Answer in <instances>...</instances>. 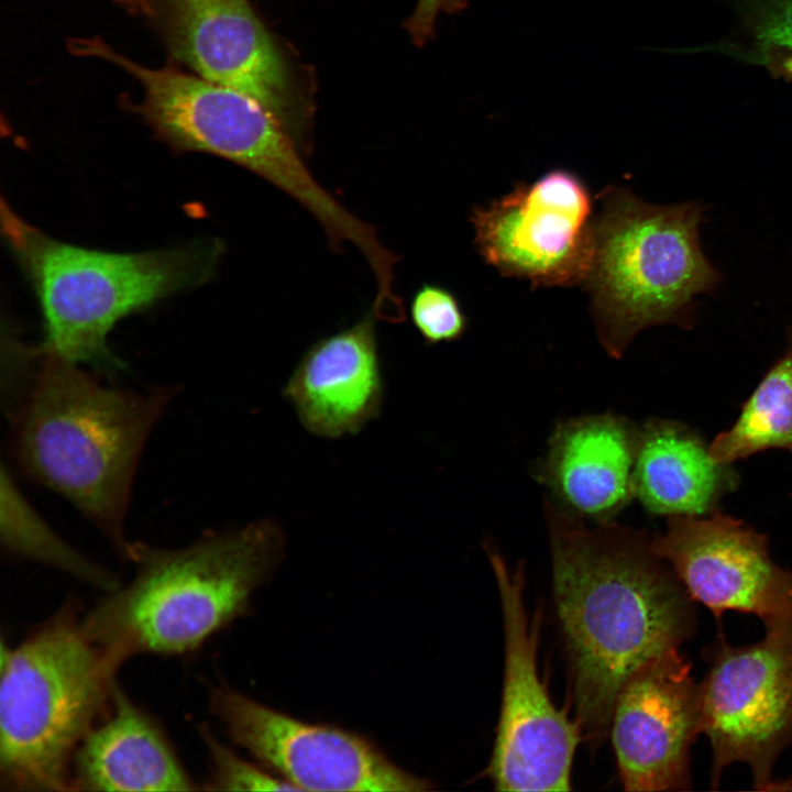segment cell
<instances>
[{
    "label": "cell",
    "instance_id": "5",
    "mask_svg": "<svg viewBox=\"0 0 792 792\" xmlns=\"http://www.w3.org/2000/svg\"><path fill=\"white\" fill-rule=\"evenodd\" d=\"M75 602L15 647L1 642L0 783L69 791L72 763L109 712L120 662L86 632Z\"/></svg>",
    "mask_w": 792,
    "mask_h": 792
},
{
    "label": "cell",
    "instance_id": "8",
    "mask_svg": "<svg viewBox=\"0 0 792 792\" xmlns=\"http://www.w3.org/2000/svg\"><path fill=\"white\" fill-rule=\"evenodd\" d=\"M708 667L698 682L702 734L711 744L710 785L725 769L746 765L759 791H791L792 778L773 779L792 746V616L765 626L757 642L734 646L719 635L703 650Z\"/></svg>",
    "mask_w": 792,
    "mask_h": 792
},
{
    "label": "cell",
    "instance_id": "1",
    "mask_svg": "<svg viewBox=\"0 0 792 792\" xmlns=\"http://www.w3.org/2000/svg\"><path fill=\"white\" fill-rule=\"evenodd\" d=\"M547 519L570 701L583 739L598 743L630 674L694 637L697 603L642 531L591 529L549 503Z\"/></svg>",
    "mask_w": 792,
    "mask_h": 792
},
{
    "label": "cell",
    "instance_id": "24",
    "mask_svg": "<svg viewBox=\"0 0 792 792\" xmlns=\"http://www.w3.org/2000/svg\"><path fill=\"white\" fill-rule=\"evenodd\" d=\"M468 7V0H417L413 14L405 22L414 44L422 46L435 33L440 13L455 14Z\"/></svg>",
    "mask_w": 792,
    "mask_h": 792
},
{
    "label": "cell",
    "instance_id": "25",
    "mask_svg": "<svg viewBox=\"0 0 792 792\" xmlns=\"http://www.w3.org/2000/svg\"><path fill=\"white\" fill-rule=\"evenodd\" d=\"M763 66L776 79L792 84V48L772 47L750 61Z\"/></svg>",
    "mask_w": 792,
    "mask_h": 792
},
{
    "label": "cell",
    "instance_id": "22",
    "mask_svg": "<svg viewBox=\"0 0 792 792\" xmlns=\"http://www.w3.org/2000/svg\"><path fill=\"white\" fill-rule=\"evenodd\" d=\"M199 733L208 750L210 774L204 790L212 791H267L296 790L286 780L242 759L219 741L210 729L201 725Z\"/></svg>",
    "mask_w": 792,
    "mask_h": 792
},
{
    "label": "cell",
    "instance_id": "3",
    "mask_svg": "<svg viewBox=\"0 0 792 792\" xmlns=\"http://www.w3.org/2000/svg\"><path fill=\"white\" fill-rule=\"evenodd\" d=\"M284 549L273 519L209 531L179 549L135 542V576L108 592L82 617L84 628L121 663L138 653H191L246 613Z\"/></svg>",
    "mask_w": 792,
    "mask_h": 792
},
{
    "label": "cell",
    "instance_id": "21",
    "mask_svg": "<svg viewBox=\"0 0 792 792\" xmlns=\"http://www.w3.org/2000/svg\"><path fill=\"white\" fill-rule=\"evenodd\" d=\"M736 22V37L703 47L750 63L772 47L792 48V0H722Z\"/></svg>",
    "mask_w": 792,
    "mask_h": 792
},
{
    "label": "cell",
    "instance_id": "23",
    "mask_svg": "<svg viewBox=\"0 0 792 792\" xmlns=\"http://www.w3.org/2000/svg\"><path fill=\"white\" fill-rule=\"evenodd\" d=\"M409 315L427 344L455 341L468 328V318L458 298L436 284H424L415 292Z\"/></svg>",
    "mask_w": 792,
    "mask_h": 792
},
{
    "label": "cell",
    "instance_id": "19",
    "mask_svg": "<svg viewBox=\"0 0 792 792\" xmlns=\"http://www.w3.org/2000/svg\"><path fill=\"white\" fill-rule=\"evenodd\" d=\"M787 352L769 369L741 407L734 425L721 432L710 453L732 464L769 449L792 452V333Z\"/></svg>",
    "mask_w": 792,
    "mask_h": 792
},
{
    "label": "cell",
    "instance_id": "13",
    "mask_svg": "<svg viewBox=\"0 0 792 792\" xmlns=\"http://www.w3.org/2000/svg\"><path fill=\"white\" fill-rule=\"evenodd\" d=\"M608 734L624 790L692 789L690 751L702 734L700 689L679 649L630 674L616 696Z\"/></svg>",
    "mask_w": 792,
    "mask_h": 792
},
{
    "label": "cell",
    "instance_id": "2",
    "mask_svg": "<svg viewBox=\"0 0 792 792\" xmlns=\"http://www.w3.org/2000/svg\"><path fill=\"white\" fill-rule=\"evenodd\" d=\"M176 388L108 387L36 346L29 380L7 410L20 471L65 497L132 561L124 521L146 439Z\"/></svg>",
    "mask_w": 792,
    "mask_h": 792
},
{
    "label": "cell",
    "instance_id": "16",
    "mask_svg": "<svg viewBox=\"0 0 792 792\" xmlns=\"http://www.w3.org/2000/svg\"><path fill=\"white\" fill-rule=\"evenodd\" d=\"M158 722L116 683L107 715L80 743L70 790H197Z\"/></svg>",
    "mask_w": 792,
    "mask_h": 792
},
{
    "label": "cell",
    "instance_id": "11",
    "mask_svg": "<svg viewBox=\"0 0 792 792\" xmlns=\"http://www.w3.org/2000/svg\"><path fill=\"white\" fill-rule=\"evenodd\" d=\"M210 708L234 744L274 769L296 790L432 789L430 781L397 767L366 738L296 719L229 686L212 690Z\"/></svg>",
    "mask_w": 792,
    "mask_h": 792
},
{
    "label": "cell",
    "instance_id": "26",
    "mask_svg": "<svg viewBox=\"0 0 792 792\" xmlns=\"http://www.w3.org/2000/svg\"><path fill=\"white\" fill-rule=\"evenodd\" d=\"M130 9L132 12L144 14L145 0H114Z\"/></svg>",
    "mask_w": 792,
    "mask_h": 792
},
{
    "label": "cell",
    "instance_id": "7",
    "mask_svg": "<svg viewBox=\"0 0 792 792\" xmlns=\"http://www.w3.org/2000/svg\"><path fill=\"white\" fill-rule=\"evenodd\" d=\"M69 46L135 77L144 91L135 109L174 150L212 154L265 179L308 210L332 246L362 234L364 221L322 187L293 136L252 97L176 68L139 65L97 37L73 38Z\"/></svg>",
    "mask_w": 792,
    "mask_h": 792
},
{
    "label": "cell",
    "instance_id": "17",
    "mask_svg": "<svg viewBox=\"0 0 792 792\" xmlns=\"http://www.w3.org/2000/svg\"><path fill=\"white\" fill-rule=\"evenodd\" d=\"M638 436L614 415L566 421L553 433L540 475L569 513L607 521L635 496Z\"/></svg>",
    "mask_w": 792,
    "mask_h": 792
},
{
    "label": "cell",
    "instance_id": "27",
    "mask_svg": "<svg viewBox=\"0 0 792 792\" xmlns=\"http://www.w3.org/2000/svg\"><path fill=\"white\" fill-rule=\"evenodd\" d=\"M789 332H791V333H792V328L790 329V331H789Z\"/></svg>",
    "mask_w": 792,
    "mask_h": 792
},
{
    "label": "cell",
    "instance_id": "12",
    "mask_svg": "<svg viewBox=\"0 0 792 792\" xmlns=\"http://www.w3.org/2000/svg\"><path fill=\"white\" fill-rule=\"evenodd\" d=\"M144 15L175 61L252 97L296 142L301 136L289 68L249 0H145Z\"/></svg>",
    "mask_w": 792,
    "mask_h": 792
},
{
    "label": "cell",
    "instance_id": "4",
    "mask_svg": "<svg viewBox=\"0 0 792 792\" xmlns=\"http://www.w3.org/2000/svg\"><path fill=\"white\" fill-rule=\"evenodd\" d=\"M1 229L41 306L40 351L110 376L125 371L108 344L117 322L209 280L223 250L211 239L135 253L87 249L47 235L6 201Z\"/></svg>",
    "mask_w": 792,
    "mask_h": 792
},
{
    "label": "cell",
    "instance_id": "9",
    "mask_svg": "<svg viewBox=\"0 0 792 792\" xmlns=\"http://www.w3.org/2000/svg\"><path fill=\"white\" fill-rule=\"evenodd\" d=\"M499 595L504 674L499 718L486 774L497 791H570L579 723L552 702L539 675L540 615L529 616L522 564L509 569L487 547Z\"/></svg>",
    "mask_w": 792,
    "mask_h": 792
},
{
    "label": "cell",
    "instance_id": "14",
    "mask_svg": "<svg viewBox=\"0 0 792 792\" xmlns=\"http://www.w3.org/2000/svg\"><path fill=\"white\" fill-rule=\"evenodd\" d=\"M651 544L717 619L736 610L766 626L792 616V572L771 559L767 537L741 520L718 513L672 516Z\"/></svg>",
    "mask_w": 792,
    "mask_h": 792
},
{
    "label": "cell",
    "instance_id": "6",
    "mask_svg": "<svg viewBox=\"0 0 792 792\" xmlns=\"http://www.w3.org/2000/svg\"><path fill=\"white\" fill-rule=\"evenodd\" d=\"M596 200L593 256L583 287L598 339L618 359L647 328H691L695 297L714 292L723 276L700 243L704 205H652L614 185Z\"/></svg>",
    "mask_w": 792,
    "mask_h": 792
},
{
    "label": "cell",
    "instance_id": "20",
    "mask_svg": "<svg viewBox=\"0 0 792 792\" xmlns=\"http://www.w3.org/2000/svg\"><path fill=\"white\" fill-rule=\"evenodd\" d=\"M0 539L11 556L33 560L111 592L119 580L66 542L31 506L4 465L1 469Z\"/></svg>",
    "mask_w": 792,
    "mask_h": 792
},
{
    "label": "cell",
    "instance_id": "10",
    "mask_svg": "<svg viewBox=\"0 0 792 792\" xmlns=\"http://www.w3.org/2000/svg\"><path fill=\"white\" fill-rule=\"evenodd\" d=\"M593 220L586 185L564 169L519 183L470 216L484 262L532 287L583 285L593 256Z\"/></svg>",
    "mask_w": 792,
    "mask_h": 792
},
{
    "label": "cell",
    "instance_id": "15",
    "mask_svg": "<svg viewBox=\"0 0 792 792\" xmlns=\"http://www.w3.org/2000/svg\"><path fill=\"white\" fill-rule=\"evenodd\" d=\"M375 317L315 342L300 358L283 395L310 433L355 435L376 418L384 398Z\"/></svg>",
    "mask_w": 792,
    "mask_h": 792
},
{
    "label": "cell",
    "instance_id": "18",
    "mask_svg": "<svg viewBox=\"0 0 792 792\" xmlns=\"http://www.w3.org/2000/svg\"><path fill=\"white\" fill-rule=\"evenodd\" d=\"M730 466L714 460L708 446L688 427L652 420L638 436L635 496L651 514L707 515L737 484Z\"/></svg>",
    "mask_w": 792,
    "mask_h": 792
}]
</instances>
